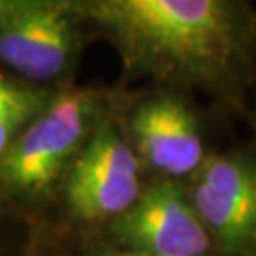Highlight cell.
Here are the masks:
<instances>
[{
  "label": "cell",
  "instance_id": "obj_1",
  "mask_svg": "<svg viewBox=\"0 0 256 256\" xmlns=\"http://www.w3.org/2000/svg\"><path fill=\"white\" fill-rule=\"evenodd\" d=\"M88 27L118 52L126 72L165 90L232 99L256 63V16L232 0H78Z\"/></svg>",
  "mask_w": 256,
  "mask_h": 256
},
{
  "label": "cell",
  "instance_id": "obj_2",
  "mask_svg": "<svg viewBox=\"0 0 256 256\" xmlns=\"http://www.w3.org/2000/svg\"><path fill=\"white\" fill-rule=\"evenodd\" d=\"M116 104L102 88L55 90L0 164V210L25 224L46 220L70 165Z\"/></svg>",
  "mask_w": 256,
  "mask_h": 256
},
{
  "label": "cell",
  "instance_id": "obj_3",
  "mask_svg": "<svg viewBox=\"0 0 256 256\" xmlns=\"http://www.w3.org/2000/svg\"><path fill=\"white\" fill-rule=\"evenodd\" d=\"M86 27L78 0H18L0 21V70L44 90L68 86Z\"/></svg>",
  "mask_w": 256,
  "mask_h": 256
},
{
  "label": "cell",
  "instance_id": "obj_4",
  "mask_svg": "<svg viewBox=\"0 0 256 256\" xmlns=\"http://www.w3.org/2000/svg\"><path fill=\"white\" fill-rule=\"evenodd\" d=\"M146 180L116 104L70 165L55 205L72 224L104 228L137 202Z\"/></svg>",
  "mask_w": 256,
  "mask_h": 256
},
{
  "label": "cell",
  "instance_id": "obj_5",
  "mask_svg": "<svg viewBox=\"0 0 256 256\" xmlns=\"http://www.w3.org/2000/svg\"><path fill=\"white\" fill-rule=\"evenodd\" d=\"M102 238L144 256H216L184 184L173 180L148 178L137 202L104 226Z\"/></svg>",
  "mask_w": 256,
  "mask_h": 256
},
{
  "label": "cell",
  "instance_id": "obj_6",
  "mask_svg": "<svg viewBox=\"0 0 256 256\" xmlns=\"http://www.w3.org/2000/svg\"><path fill=\"white\" fill-rule=\"evenodd\" d=\"M124 126L150 178L188 182L209 156L198 114L174 90L164 88L133 102Z\"/></svg>",
  "mask_w": 256,
  "mask_h": 256
},
{
  "label": "cell",
  "instance_id": "obj_7",
  "mask_svg": "<svg viewBox=\"0 0 256 256\" xmlns=\"http://www.w3.org/2000/svg\"><path fill=\"white\" fill-rule=\"evenodd\" d=\"M198 216L224 256H256V160L243 152L209 154L184 182Z\"/></svg>",
  "mask_w": 256,
  "mask_h": 256
},
{
  "label": "cell",
  "instance_id": "obj_8",
  "mask_svg": "<svg viewBox=\"0 0 256 256\" xmlns=\"http://www.w3.org/2000/svg\"><path fill=\"white\" fill-rule=\"evenodd\" d=\"M54 93L55 90L30 86L0 70V164Z\"/></svg>",
  "mask_w": 256,
  "mask_h": 256
},
{
  "label": "cell",
  "instance_id": "obj_9",
  "mask_svg": "<svg viewBox=\"0 0 256 256\" xmlns=\"http://www.w3.org/2000/svg\"><path fill=\"white\" fill-rule=\"evenodd\" d=\"M23 256H66L48 220L28 224V236Z\"/></svg>",
  "mask_w": 256,
  "mask_h": 256
},
{
  "label": "cell",
  "instance_id": "obj_10",
  "mask_svg": "<svg viewBox=\"0 0 256 256\" xmlns=\"http://www.w3.org/2000/svg\"><path fill=\"white\" fill-rule=\"evenodd\" d=\"M28 224L0 210V256H23Z\"/></svg>",
  "mask_w": 256,
  "mask_h": 256
},
{
  "label": "cell",
  "instance_id": "obj_11",
  "mask_svg": "<svg viewBox=\"0 0 256 256\" xmlns=\"http://www.w3.org/2000/svg\"><path fill=\"white\" fill-rule=\"evenodd\" d=\"M66 256H144L131 252L126 248L116 247L114 243H110L106 238L99 239H90L88 243H84L76 248L74 252H66Z\"/></svg>",
  "mask_w": 256,
  "mask_h": 256
},
{
  "label": "cell",
  "instance_id": "obj_12",
  "mask_svg": "<svg viewBox=\"0 0 256 256\" xmlns=\"http://www.w3.org/2000/svg\"><path fill=\"white\" fill-rule=\"evenodd\" d=\"M16 4H18V0H0V21L16 8Z\"/></svg>",
  "mask_w": 256,
  "mask_h": 256
}]
</instances>
